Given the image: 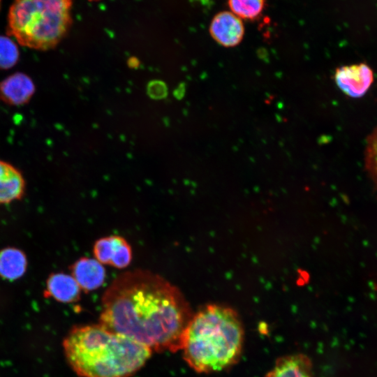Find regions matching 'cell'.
<instances>
[{"label": "cell", "mask_w": 377, "mask_h": 377, "mask_svg": "<svg viewBox=\"0 0 377 377\" xmlns=\"http://www.w3.org/2000/svg\"><path fill=\"white\" fill-rule=\"evenodd\" d=\"M244 339L243 325L236 311L209 304L193 314L180 350L193 370L212 373L226 369L239 360Z\"/></svg>", "instance_id": "3"}, {"label": "cell", "mask_w": 377, "mask_h": 377, "mask_svg": "<svg viewBox=\"0 0 377 377\" xmlns=\"http://www.w3.org/2000/svg\"><path fill=\"white\" fill-rule=\"evenodd\" d=\"M27 258L20 249L7 247L0 251V276L14 281L22 277L27 271Z\"/></svg>", "instance_id": "13"}, {"label": "cell", "mask_w": 377, "mask_h": 377, "mask_svg": "<svg viewBox=\"0 0 377 377\" xmlns=\"http://www.w3.org/2000/svg\"><path fill=\"white\" fill-rule=\"evenodd\" d=\"M72 0H15L8 15V34L22 46L47 50L71 25Z\"/></svg>", "instance_id": "4"}, {"label": "cell", "mask_w": 377, "mask_h": 377, "mask_svg": "<svg viewBox=\"0 0 377 377\" xmlns=\"http://www.w3.org/2000/svg\"><path fill=\"white\" fill-rule=\"evenodd\" d=\"M71 276L81 290L92 291L101 287L105 281L106 273L103 264L96 259L81 258L71 267Z\"/></svg>", "instance_id": "9"}, {"label": "cell", "mask_w": 377, "mask_h": 377, "mask_svg": "<svg viewBox=\"0 0 377 377\" xmlns=\"http://www.w3.org/2000/svg\"><path fill=\"white\" fill-rule=\"evenodd\" d=\"M19 50L8 37L0 36V69H8L17 63Z\"/></svg>", "instance_id": "16"}, {"label": "cell", "mask_w": 377, "mask_h": 377, "mask_svg": "<svg viewBox=\"0 0 377 377\" xmlns=\"http://www.w3.org/2000/svg\"><path fill=\"white\" fill-rule=\"evenodd\" d=\"M25 182L21 172L10 163L0 161V203L22 198Z\"/></svg>", "instance_id": "12"}, {"label": "cell", "mask_w": 377, "mask_h": 377, "mask_svg": "<svg viewBox=\"0 0 377 377\" xmlns=\"http://www.w3.org/2000/svg\"><path fill=\"white\" fill-rule=\"evenodd\" d=\"M63 345L68 364L82 377H129L144 366L152 352L100 323L73 327Z\"/></svg>", "instance_id": "2"}, {"label": "cell", "mask_w": 377, "mask_h": 377, "mask_svg": "<svg viewBox=\"0 0 377 377\" xmlns=\"http://www.w3.org/2000/svg\"><path fill=\"white\" fill-rule=\"evenodd\" d=\"M34 91L32 80L22 73L10 75L0 82V100L11 105L27 103Z\"/></svg>", "instance_id": "8"}, {"label": "cell", "mask_w": 377, "mask_h": 377, "mask_svg": "<svg viewBox=\"0 0 377 377\" xmlns=\"http://www.w3.org/2000/svg\"><path fill=\"white\" fill-rule=\"evenodd\" d=\"M265 377H314L313 365L305 355H286L276 361Z\"/></svg>", "instance_id": "10"}, {"label": "cell", "mask_w": 377, "mask_h": 377, "mask_svg": "<svg viewBox=\"0 0 377 377\" xmlns=\"http://www.w3.org/2000/svg\"><path fill=\"white\" fill-rule=\"evenodd\" d=\"M0 4H1V0H0Z\"/></svg>", "instance_id": "19"}, {"label": "cell", "mask_w": 377, "mask_h": 377, "mask_svg": "<svg viewBox=\"0 0 377 377\" xmlns=\"http://www.w3.org/2000/svg\"><path fill=\"white\" fill-rule=\"evenodd\" d=\"M364 163L371 179L377 187V126L367 139Z\"/></svg>", "instance_id": "15"}, {"label": "cell", "mask_w": 377, "mask_h": 377, "mask_svg": "<svg viewBox=\"0 0 377 377\" xmlns=\"http://www.w3.org/2000/svg\"><path fill=\"white\" fill-rule=\"evenodd\" d=\"M147 94L151 98L161 99L167 96L168 88L163 82L153 80L147 85Z\"/></svg>", "instance_id": "17"}, {"label": "cell", "mask_w": 377, "mask_h": 377, "mask_svg": "<svg viewBox=\"0 0 377 377\" xmlns=\"http://www.w3.org/2000/svg\"><path fill=\"white\" fill-rule=\"evenodd\" d=\"M95 259L101 264L119 269L126 267L132 260L131 247L122 237L111 235L98 239L94 244Z\"/></svg>", "instance_id": "6"}, {"label": "cell", "mask_w": 377, "mask_h": 377, "mask_svg": "<svg viewBox=\"0 0 377 377\" xmlns=\"http://www.w3.org/2000/svg\"><path fill=\"white\" fill-rule=\"evenodd\" d=\"M81 288L69 274L53 273L46 282L45 295L62 303L77 301L80 296Z\"/></svg>", "instance_id": "11"}, {"label": "cell", "mask_w": 377, "mask_h": 377, "mask_svg": "<svg viewBox=\"0 0 377 377\" xmlns=\"http://www.w3.org/2000/svg\"><path fill=\"white\" fill-rule=\"evenodd\" d=\"M90 1H97V0H90Z\"/></svg>", "instance_id": "18"}, {"label": "cell", "mask_w": 377, "mask_h": 377, "mask_svg": "<svg viewBox=\"0 0 377 377\" xmlns=\"http://www.w3.org/2000/svg\"><path fill=\"white\" fill-rule=\"evenodd\" d=\"M228 6L240 19L254 20L263 12L265 0H228Z\"/></svg>", "instance_id": "14"}, {"label": "cell", "mask_w": 377, "mask_h": 377, "mask_svg": "<svg viewBox=\"0 0 377 377\" xmlns=\"http://www.w3.org/2000/svg\"><path fill=\"white\" fill-rule=\"evenodd\" d=\"M209 33L213 39L226 47L239 45L244 35V27L242 20L232 12L223 11L217 13L209 26Z\"/></svg>", "instance_id": "7"}, {"label": "cell", "mask_w": 377, "mask_h": 377, "mask_svg": "<svg viewBox=\"0 0 377 377\" xmlns=\"http://www.w3.org/2000/svg\"><path fill=\"white\" fill-rule=\"evenodd\" d=\"M193 316L180 290L145 269L117 276L101 300L100 324L151 351L180 350Z\"/></svg>", "instance_id": "1"}, {"label": "cell", "mask_w": 377, "mask_h": 377, "mask_svg": "<svg viewBox=\"0 0 377 377\" xmlns=\"http://www.w3.org/2000/svg\"><path fill=\"white\" fill-rule=\"evenodd\" d=\"M334 80L346 96L360 98L368 91L374 82V72L364 63L342 66L337 68Z\"/></svg>", "instance_id": "5"}]
</instances>
